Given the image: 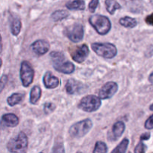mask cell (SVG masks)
<instances>
[{"mask_svg": "<svg viewBox=\"0 0 153 153\" xmlns=\"http://www.w3.org/2000/svg\"><path fill=\"white\" fill-rule=\"evenodd\" d=\"M43 83L47 89H53L58 87L60 83V80L51 71H47L43 76Z\"/></svg>", "mask_w": 153, "mask_h": 153, "instance_id": "13", "label": "cell"}, {"mask_svg": "<svg viewBox=\"0 0 153 153\" xmlns=\"http://www.w3.org/2000/svg\"><path fill=\"white\" fill-rule=\"evenodd\" d=\"M146 149V146L142 141H140L135 147L134 153H145Z\"/></svg>", "mask_w": 153, "mask_h": 153, "instance_id": "27", "label": "cell"}, {"mask_svg": "<svg viewBox=\"0 0 153 153\" xmlns=\"http://www.w3.org/2000/svg\"><path fill=\"white\" fill-rule=\"evenodd\" d=\"M105 6L107 12L113 15L115 11L118 9H121V5L117 0H105Z\"/></svg>", "mask_w": 153, "mask_h": 153, "instance_id": "19", "label": "cell"}, {"mask_svg": "<svg viewBox=\"0 0 153 153\" xmlns=\"http://www.w3.org/2000/svg\"><path fill=\"white\" fill-rule=\"evenodd\" d=\"M66 8L71 11H83L86 8V4L83 0H74L66 3Z\"/></svg>", "mask_w": 153, "mask_h": 153, "instance_id": "16", "label": "cell"}, {"mask_svg": "<svg viewBox=\"0 0 153 153\" xmlns=\"http://www.w3.org/2000/svg\"><path fill=\"white\" fill-rule=\"evenodd\" d=\"M54 69L59 72L65 74H72L75 70V66L71 62L65 59V56L62 52L52 51L50 53Z\"/></svg>", "mask_w": 153, "mask_h": 153, "instance_id": "1", "label": "cell"}, {"mask_svg": "<svg viewBox=\"0 0 153 153\" xmlns=\"http://www.w3.org/2000/svg\"><path fill=\"white\" fill-rule=\"evenodd\" d=\"M89 54V48L86 45L79 46L71 53V57L74 61L77 63H82L86 59Z\"/></svg>", "mask_w": 153, "mask_h": 153, "instance_id": "11", "label": "cell"}, {"mask_svg": "<svg viewBox=\"0 0 153 153\" xmlns=\"http://www.w3.org/2000/svg\"><path fill=\"white\" fill-rule=\"evenodd\" d=\"M92 51L99 56L104 59L114 58L117 55V48L111 43H92L91 45Z\"/></svg>", "mask_w": 153, "mask_h": 153, "instance_id": "5", "label": "cell"}, {"mask_svg": "<svg viewBox=\"0 0 153 153\" xmlns=\"http://www.w3.org/2000/svg\"><path fill=\"white\" fill-rule=\"evenodd\" d=\"M8 76L5 74L2 75V77L0 78V93L2 92L4 88L5 87L7 83H8Z\"/></svg>", "mask_w": 153, "mask_h": 153, "instance_id": "28", "label": "cell"}, {"mask_svg": "<svg viewBox=\"0 0 153 153\" xmlns=\"http://www.w3.org/2000/svg\"><path fill=\"white\" fill-rule=\"evenodd\" d=\"M129 153H131V152H129Z\"/></svg>", "mask_w": 153, "mask_h": 153, "instance_id": "40", "label": "cell"}, {"mask_svg": "<svg viewBox=\"0 0 153 153\" xmlns=\"http://www.w3.org/2000/svg\"><path fill=\"white\" fill-rule=\"evenodd\" d=\"M69 16V12L65 10H57V11H54L52 14H51V20L53 21L57 22L61 21V20H64V19L67 18Z\"/></svg>", "mask_w": 153, "mask_h": 153, "instance_id": "21", "label": "cell"}, {"mask_svg": "<svg viewBox=\"0 0 153 153\" xmlns=\"http://www.w3.org/2000/svg\"><path fill=\"white\" fill-rule=\"evenodd\" d=\"M2 37L0 35V53H2Z\"/></svg>", "mask_w": 153, "mask_h": 153, "instance_id": "34", "label": "cell"}, {"mask_svg": "<svg viewBox=\"0 0 153 153\" xmlns=\"http://www.w3.org/2000/svg\"><path fill=\"white\" fill-rule=\"evenodd\" d=\"M101 106V100L98 96L89 95L84 96L78 104V108L87 113L97 111Z\"/></svg>", "mask_w": 153, "mask_h": 153, "instance_id": "6", "label": "cell"}, {"mask_svg": "<svg viewBox=\"0 0 153 153\" xmlns=\"http://www.w3.org/2000/svg\"><path fill=\"white\" fill-rule=\"evenodd\" d=\"M118 84L115 82H107L103 85L98 92V97L101 100L112 98L118 91Z\"/></svg>", "mask_w": 153, "mask_h": 153, "instance_id": "9", "label": "cell"}, {"mask_svg": "<svg viewBox=\"0 0 153 153\" xmlns=\"http://www.w3.org/2000/svg\"><path fill=\"white\" fill-rule=\"evenodd\" d=\"M107 146L105 143L102 141H97L93 149V153H107Z\"/></svg>", "mask_w": 153, "mask_h": 153, "instance_id": "24", "label": "cell"}, {"mask_svg": "<svg viewBox=\"0 0 153 153\" xmlns=\"http://www.w3.org/2000/svg\"><path fill=\"white\" fill-rule=\"evenodd\" d=\"M92 126L93 123L92 120L90 119H85L72 125L69 128V134L74 138H81L89 133Z\"/></svg>", "mask_w": 153, "mask_h": 153, "instance_id": "4", "label": "cell"}, {"mask_svg": "<svg viewBox=\"0 0 153 153\" xmlns=\"http://www.w3.org/2000/svg\"><path fill=\"white\" fill-rule=\"evenodd\" d=\"M19 123H20L19 118L14 113L4 114L1 119V124L5 127H16V126H18Z\"/></svg>", "mask_w": 153, "mask_h": 153, "instance_id": "14", "label": "cell"}, {"mask_svg": "<svg viewBox=\"0 0 153 153\" xmlns=\"http://www.w3.org/2000/svg\"><path fill=\"white\" fill-rule=\"evenodd\" d=\"M64 33L69 40L74 43H77L83 40L84 36V29L82 24L75 23L66 27Z\"/></svg>", "mask_w": 153, "mask_h": 153, "instance_id": "7", "label": "cell"}, {"mask_svg": "<svg viewBox=\"0 0 153 153\" xmlns=\"http://www.w3.org/2000/svg\"><path fill=\"white\" fill-rule=\"evenodd\" d=\"M42 89L38 86H35L32 87L30 91V96H29V102L32 104H35L38 103L39 99L42 97Z\"/></svg>", "mask_w": 153, "mask_h": 153, "instance_id": "17", "label": "cell"}, {"mask_svg": "<svg viewBox=\"0 0 153 153\" xmlns=\"http://www.w3.org/2000/svg\"><path fill=\"white\" fill-rule=\"evenodd\" d=\"M119 22H120V24L123 26V27L128 28V29H133V28L136 27L137 25L136 19L128 17V16H126V17L120 18Z\"/></svg>", "mask_w": 153, "mask_h": 153, "instance_id": "18", "label": "cell"}, {"mask_svg": "<svg viewBox=\"0 0 153 153\" xmlns=\"http://www.w3.org/2000/svg\"><path fill=\"white\" fill-rule=\"evenodd\" d=\"M86 88V86L83 83L73 78L68 79L65 84V90L68 95L80 94L83 92Z\"/></svg>", "mask_w": 153, "mask_h": 153, "instance_id": "10", "label": "cell"}, {"mask_svg": "<svg viewBox=\"0 0 153 153\" xmlns=\"http://www.w3.org/2000/svg\"><path fill=\"white\" fill-rule=\"evenodd\" d=\"M89 22L91 26L95 29L96 32L101 35H105L110 31L112 27L111 22L108 17L100 14L90 16Z\"/></svg>", "mask_w": 153, "mask_h": 153, "instance_id": "3", "label": "cell"}, {"mask_svg": "<svg viewBox=\"0 0 153 153\" xmlns=\"http://www.w3.org/2000/svg\"><path fill=\"white\" fill-rule=\"evenodd\" d=\"M40 153H43V152H40Z\"/></svg>", "mask_w": 153, "mask_h": 153, "instance_id": "39", "label": "cell"}, {"mask_svg": "<svg viewBox=\"0 0 153 153\" xmlns=\"http://www.w3.org/2000/svg\"><path fill=\"white\" fill-rule=\"evenodd\" d=\"M21 20L18 17H15L14 19H13L11 23V32L12 35H14V36H17L20 34V31H21Z\"/></svg>", "mask_w": 153, "mask_h": 153, "instance_id": "22", "label": "cell"}, {"mask_svg": "<svg viewBox=\"0 0 153 153\" xmlns=\"http://www.w3.org/2000/svg\"><path fill=\"white\" fill-rule=\"evenodd\" d=\"M149 110H152V111H153V104H151V105H150V107H149Z\"/></svg>", "mask_w": 153, "mask_h": 153, "instance_id": "35", "label": "cell"}, {"mask_svg": "<svg viewBox=\"0 0 153 153\" xmlns=\"http://www.w3.org/2000/svg\"><path fill=\"white\" fill-rule=\"evenodd\" d=\"M76 153H83V152H77Z\"/></svg>", "mask_w": 153, "mask_h": 153, "instance_id": "38", "label": "cell"}, {"mask_svg": "<svg viewBox=\"0 0 153 153\" xmlns=\"http://www.w3.org/2000/svg\"><path fill=\"white\" fill-rule=\"evenodd\" d=\"M148 80H149V81L150 83L153 84V71L152 72V73L149 74Z\"/></svg>", "mask_w": 153, "mask_h": 153, "instance_id": "33", "label": "cell"}, {"mask_svg": "<svg viewBox=\"0 0 153 153\" xmlns=\"http://www.w3.org/2000/svg\"><path fill=\"white\" fill-rule=\"evenodd\" d=\"M23 98H24V95L22 93H13L12 95H10L7 99V103L11 107H14V106L17 105V104H20L22 101H23Z\"/></svg>", "mask_w": 153, "mask_h": 153, "instance_id": "20", "label": "cell"}, {"mask_svg": "<svg viewBox=\"0 0 153 153\" xmlns=\"http://www.w3.org/2000/svg\"><path fill=\"white\" fill-rule=\"evenodd\" d=\"M98 3H99V0H92L89 4V10L90 12L94 13L98 7Z\"/></svg>", "mask_w": 153, "mask_h": 153, "instance_id": "29", "label": "cell"}, {"mask_svg": "<svg viewBox=\"0 0 153 153\" xmlns=\"http://www.w3.org/2000/svg\"><path fill=\"white\" fill-rule=\"evenodd\" d=\"M7 148L11 153L27 152L28 138L26 134L20 131L17 136L10 139L7 144Z\"/></svg>", "mask_w": 153, "mask_h": 153, "instance_id": "2", "label": "cell"}, {"mask_svg": "<svg viewBox=\"0 0 153 153\" xmlns=\"http://www.w3.org/2000/svg\"><path fill=\"white\" fill-rule=\"evenodd\" d=\"M31 50L38 56L45 55L49 51L50 43L45 40H37L31 45Z\"/></svg>", "mask_w": 153, "mask_h": 153, "instance_id": "12", "label": "cell"}, {"mask_svg": "<svg viewBox=\"0 0 153 153\" xmlns=\"http://www.w3.org/2000/svg\"><path fill=\"white\" fill-rule=\"evenodd\" d=\"M129 140L127 138H125L121 141L120 144L117 146L112 151L111 153H126L128 146Z\"/></svg>", "mask_w": 153, "mask_h": 153, "instance_id": "23", "label": "cell"}, {"mask_svg": "<svg viewBox=\"0 0 153 153\" xmlns=\"http://www.w3.org/2000/svg\"><path fill=\"white\" fill-rule=\"evenodd\" d=\"M145 22L149 26H153V13H152L151 14H149V15H148L146 17Z\"/></svg>", "mask_w": 153, "mask_h": 153, "instance_id": "31", "label": "cell"}, {"mask_svg": "<svg viewBox=\"0 0 153 153\" xmlns=\"http://www.w3.org/2000/svg\"><path fill=\"white\" fill-rule=\"evenodd\" d=\"M2 59H0V68H1V67H2Z\"/></svg>", "mask_w": 153, "mask_h": 153, "instance_id": "37", "label": "cell"}, {"mask_svg": "<svg viewBox=\"0 0 153 153\" xmlns=\"http://www.w3.org/2000/svg\"><path fill=\"white\" fill-rule=\"evenodd\" d=\"M35 76V71L27 61L22 62L20 65V76L22 84L24 87H28L32 83Z\"/></svg>", "mask_w": 153, "mask_h": 153, "instance_id": "8", "label": "cell"}, {"mask_svg": "<svg viewBox=\"0 0 153 153\" xmlns=\"http://www.w3.org/2000/svg\"><path fill=\"white\" fill-rule=\"evenodd\" d=\"M149 2L150 4L153 6V0H149Z\"/></svg>", "mask_w": 153, "mask_h": 153, "instance_id": "36", "label": "cell"}, {"mask_svg": "<svg viewBox=\"0 0 153 153\" xmlns=\"http://www.w3.org/2000/svg\"><path fill=\"white\" fill-rule=\"evenodd\" d=\"M125 129H126V125L123 122L118 121L114 123L112 127V134H113V139L117 140L120 138L124 133Z\"/></svg>", "mask_w": 153, "mask_h": 153, "instance_id": "15", "label": "cell"}, {"mask_svg": "<svg viewBox=\"0 0 153 153\" xmlns=\"http://www.w3.org/2000/svg\"><path fill=\"white\" fill-rule=\"evenodd\" d=\"M51 153H65V152L64 145L62 142L56 143L54 146L53 147V149Z\"/></svg>", "mask_w": 153, "mask_h": 153, "instance_id": "26", "label": "cell"}, {"mask_svg": "<svg viewBox=\"0 0 153 153\" xmlns=\"http://www.w3.org/2000/svg\"><path fill=\"white\" fill-rule=\"evenodd\" d=\"M56 108V106L52 102H47L44 105V111L46 114H51Z\"/></svg>", "mask_w": 153, "mask_h": 153, "instance_id": "25", "label": "cell"}, {"mask_svg": "<svg viewBox=\"0 0 153 153\" xmlns=\"http://www.w3.org/2000/svg\"><path fill=\"white\" fill-rule=\"evenodd\" d=\"M144 127L147 130H151L153 129V114L152 116H150L148 119L146 120V121L145 122V125H144Z\"/></svg>", "mask_w": 153, "mask_h": 153, "instance_id": "30", "label": "cell"}, {"mask_svg": "<svg viewBox=\"0 0 153 153\" xmlns=\"http://www.w3.org/2000/svg\"><path fill=\"white\" fill-rule=\"evenodd\" d=\"M150 137V133L146 132V133L143 134L140 136V140H149Z\"/></svg>", "mask_w": 153, "mask_h": 153, "instance_id": "32", "label": "cell"}]
</instances>
